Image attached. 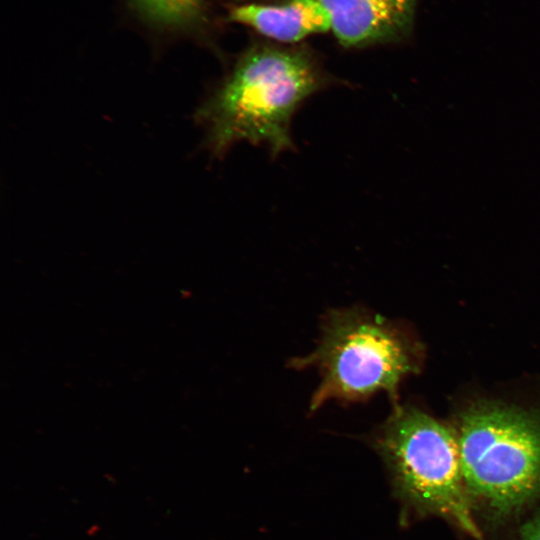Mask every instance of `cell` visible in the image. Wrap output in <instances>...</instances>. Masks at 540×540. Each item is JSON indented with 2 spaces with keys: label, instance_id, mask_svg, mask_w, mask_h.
Here are the masks:
<instances>
[{
  "label": "cell",
  "instance_id": "cell-1",
  "mask_svg": "<svg viewBox=\"0 0 540 540\" xmlns=\"http://www.w3.org/2000/svg\"><path fill=\"white\" fill-rule=\"evenodd\" d=\"M333 81L303 45H251L194 114L205 130V147L215 157L243 140L265 144L273 156L292 149L293 114Z\"/></svg>",
  "mask_w": 540,
  "mask_h": 540
},
{
  "label": "cell",
  "instance_id": "cell-2",
  "mask_svg": "<svg viewBox=\"0 0 540 540\" xmlns=\"http://www.w3.org/2000/svg\"><path fill=\"white\" fill-rule=\"evenodd\" d=\"M315 350L289 367L317 369L320 384L309 411L327 401H366L379 392L396 398L400 382L417 368L414 347L392 322L360 307L331 309L322 317Z\"/></svg>",
  "mask_w": 540,
  "mask_h": 540
},
{
  "label": "cell",
  "instance_id": "cell-3",
  "mask_svg": "<svg viewBox=\"0 0 540 540\" xmlns=\"http://www.w3.org/2000/svg\"><path fill=\"white\" fill-rule=\"evenodd\" d=\"M471 502L503 518L540 498V416L480 402L466 409L455 431Z\"/></svg>",
  "mask_w": 540,
  "mask_h": 540
},
{
  "label": "cell",
  "instance_id": "cell-4",
  "mask_svg": "<svg viewBox=\"0 0 540 540\" xmlns=\"http://www.w3.org/2000/svg\"><path fill=\"white\" fill-rule=\"evenodd\" d=\"M399 497L485 540L473 515L455 431L411 405H395L372 436Z\"/></svg>",
  "mask_w": 540,
  "mask_h": 540
},
{
  "label": "cell",
  "instance_id": "cell-5",
  "mask_svg": "<svg viewBox=\"0 0 540 540\" xmlns=\"http://www.w3.org/2000/svg\"><path fill=\"white\" fill-rule=\"evenodd\" d=\"M232 4L275 0H229ZM417 0H281L282 26L289 42L331 34L346 48L394 44L414 27Z\"/></svg>",
  "mask_w": 540,
  "mask_h": 540
},
{
  "label": "cell",
  "instance_id": "cell-6",
  "mask_svg": "<svg viewBox=\"0 0 540 540\" xmlns=\"http://www.w3.org/2000/svg\"><path fill=\"white\" fill-rule=\"evenodd\" d=\"M131 25L152 44L192 41L214 45L208 0H119Z\"/></svg>",
  "mask_w": 540,
  "mask_h": 540
},
{
  "label": "cell",
  "instance_id": "cell-7",
  "mask_svg": "<svg viewBox=\"0 0 540 540\" xmlns=\"http://www.w3.org/2000/svg\"><path fill=\"white\" fill-rule=\"evenodd\" d=\"M517 540H540V516L530 519L522 526Z\"/></svg>",
  "mask_w": 540,
  "mask_h": 540
}]
</instances>
